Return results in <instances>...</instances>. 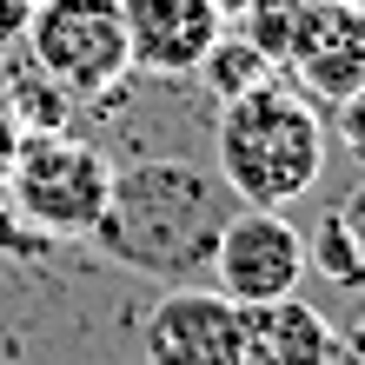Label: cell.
<instances>
[{
	"mask_svg": "<svg viewBox=\"0 0 365 365\" xmlns=\"http://www.w3.org/2000/svg\"><path fill=\"white\" fill-rule=\"evenodd\" d=\"M232 212H240V200L212 166L133 160L113 173L87 240L126 272H146L160 286H192V279H206L212 246H220Z\"/></svg>",
	"mask_w": 365,
	"mask_h": 365,
	"instance_id": "6da1fadb",
	"label": "cell"
},
{
	"mask_svg": "<svg viewBox=\"0 0 365 365\" xmlns=\"http://www.w3.org/2000/svg\"><path fill=\"white\" fill-rule=\"evenodd\" d=\"M212 173L232 186L240 206H292L326 173V120L312 100L286 87H252L220 100L212 120Z\"/></svg>",
	"mask_w": 365,
	"mask_h": 365,
	"instance_id": "7a4b0ae2",
	"label": "cell"
},
{
	"mask_svg": "<svg viewBox=\"0 0 365 365\" xmlns=\"http://www.w3.org/2000/svg\"><path fill=\"white\" fill-rule=\"evenodd\" d=\"M106 186H113V160L100 146L73 140V133H27L14 153V173H7V200L20 206V220L40 226L47 240H87L100 206H106Z\"/></svg>",
	"mask_w": 365,
	"mask_h": 365,
	"instance_id": "3957f363",
	"label": "cell"
},
{
	"mask_svg": "<svg viewBox=\"0 0 365 365\" xmlns=\"http://www.w3.org/2000/svg\"><path fill=\"white\" fill-rule=\"evenodd\" d=\"M20 40L34 53V73H47L73 100H100L133 73L120 0H34Z\"/></svg>",
	"mask_w": 365,
	"mask_h": 365,
	"instance_id": "277c9868",
	"label": "cell"
},
{
	"mask_svg": "<svg viewBox=\"0 0 365 365\" xmlns=\"http://www.w3.org/2000/svg\"><path fill=\"white\" fill-rule=\"evenodd\" d=\"M206 279L232 306H272L306 279V232L286 220V206H240L212 246Z\"/></svg>",
	"mask_w": 365,
	"mask_h": 365,
	"instance_id": "5b68a950",
	"label": "cell"
},
{
	"mask_svg": "<svg viewBox=\"0 0 365 365\" xmlns=\"http://www.w3.org/2000/svg\"><path fill=\"white\" fill-rule=\"evenodd\" d=\"M140 352H146V365H240L246 312L212 286H180L146 312Z\"/></svg>",
	"mask_w": 365,
	"mask_h": 365,
	"instance_id": "8992f818",
	"label": "cell"
},
{
	"mask_svg": "<svg viewBox=\"0 0 365 365\" xmlns=\"http://www.w3.org/2000/svg\"><path fill=\"white\" fill-rule=\"evenodd\" d=\"M120 20H126V60L146 80L200 73L206 47L226 34L220 0H120Z\"/></svg>",
	"mask_w": 365,
	"mask_h": 365,
	"instance_id": "52a82bcc",
	"label": "cell"
},
{
	"mask_svg": "<svg viewBox=\"0 0 365 365\" xmlns=\"http://www.w3.org/2000/svg\"><path fill=\"white\" fill-rule=\"evenodd\" d=\"M246 312V359L240 365H339V332L332 319L306 306L299 292L272 306H240Z\"/></svg>",
	"mask_w": 365,
	"mask_h": 365,
	"instance_id": "ba28073f",
	"label": "cell"
},
{
	"mask_svg": "<svg viewBox=\"0 0 365 365\" xmlns=\"http://www.w3.org/2000/svg\"><path fill=\"white\" fill-rule=\"evenodd\" d=\"M200 80H206V87L220 93V100H232V93L266 87V80H272V60H266L259 47H252V40H246L240 27H226V34L206 47V60H200Z\"/></svg>",
	"mask_w": 365,
	"mask_h": 365,
	"instance_id": "9c48e42d",
	"label": "cell"
},
{
	"mask_svg": "<svg viewBox=\"0 0 365 365\" xmlns=\"http://www.w3.org/2000/svg\"><path fill=\"white\" fill-rule=\"evenodd\" d=\"M306 266H319L332 279V286H365V246L346 212H332V220L312 226V246H306Z\"/></svg>",
	"mask_w": 365,
	"mask_h": 365,
	"instance_id": "30bf717a",
	"label": "cell"
},
{
	"mask_svg": "<svg viewBox=\"0 0 365 365\" xmlns=\"http://www.w3.org/2000/svg\"><path fill=\"white\" fill-rule=\"evenodd\" d=\"M0 252H7V259H47L53 252V240L20 220V206L7 200V192H0Z\"/></svg>",
	"mask_w": 365,
	"mask_h": 365,
	"instance_id": "8fae6325",
	"label": "cell"
},
{
	"mask_svg": "<svg viewBox=\"0 0 365 365\" xmlns=\"http://www.w3.org/2000/svg\"><path fill=\"white\" fill-rule=\"evenodd\" d=\"M339 146L359 160V173H365V80L346 93V106H339Z\"/></svg>",
	"mask_w": 365,
	"mask_h": 365,
	"instance_id": "7c38bea8",
	"label": "cell"
},
{
	"mask_svg": "<svg viewBox=\"0 0 365 365\" xmlns=\"http://www.w3.org/2000/svg\"><path fill=\"white\" fill-rule=\"evenodd\" d=\"M20 140H27V126H20V113L7 106V93H0V186H7V173H14V153H20Z\"/></svg>",
	"mask_w": 365,
	"mask_h": 365,
	"instance_id": "4fadbf2b",
	"label": "cell"
},
{
	"mask_svg": "<svg viewBox=\"0 0 365 365\" xmlns=\"http://www.w3.org/2000/svg\"><path fill=\"white\" fill-rule=\"evenodd\" d=\"M27 14H34V0H0V53L27 34Z\"/></svg>",
	"mask_w": 365,
	"mask_h": 365,
	"instance_id": "5bb4252c",
	"label": "cell"
},
{
	"mask_svg": "<svg viewBox=\"0 0 365 365\" xmlns=\"http://www.w3.org/2000/svg\"><path fill=\"white\" fill-rule=\"evenodd\" d=\"M339 332V359H352V365H365V306L346 319V326H332Z\"/></svg>",
	"mask_w": 365,
	"mask_h": 365,
	"instance_id": "9a60e30c",
	"label": "cell"
},
{
	"mask_svg": "<svg viewBox=\"0 0 365 365\" xmlns=\"http://www.w3.org/2000/svg\"><path fill=\"white\" fill-rule=\"evenodd\" d=\"M252 7H266V0H220V14H226V27H232V20H246Z\"/></svg>",
	"mask_w": 365,
	"mask_h": 365,
	"instance_id": "2e32d148",
	"label": "cell"
}]
</instances>
